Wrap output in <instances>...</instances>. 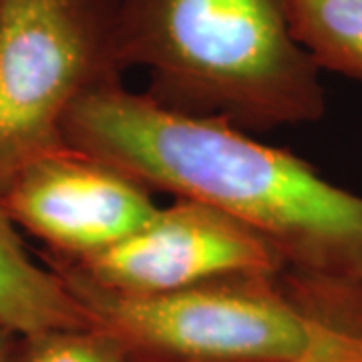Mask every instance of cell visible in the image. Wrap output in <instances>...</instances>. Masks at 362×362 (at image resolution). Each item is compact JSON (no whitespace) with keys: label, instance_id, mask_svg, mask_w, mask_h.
I'll list each match as a JSON object with an SVG mask.
<instances>
[{"label":"cell","instance_id":"6da1fadb","mask_svg":"<svg viewBox=\"0 0 362 362\" xmlns=\"http://www.w3.org/2000/svg\"><path fill=\"white\" fill-rule=\"evenodd\" d=\"M63 139L151 192L230 214L292 270L362 284V197L286 149L223 121L169 111L123 83L73 105Z\"/></svg>","mask_w":362,"mask_h":362},{"label":"cell","instance_id":"7a4b0ae2","mask_svg":"<svg viewBox=\"0 0 362 362\" xmlns=\"http://www.w3.org/2000/svg\"><path fill=\"white\" fill-rule=\"evenodd\" d=\"M119 49L169 111L246 133L326 111L320 66L294 37L286 0H119Z\"/></svg>","mask_w":362,"mask_h":362},{"label":"cell","instance_id":"3957f363","mask_svg":"<svg viewBox=\"0 0 362 362\" xmlns=\"http://www.w3.org/2000/svg\"><path fill=\"white\" fill-rule=\"evenodd\" d=\"M131 358L362 362V284L284 268L161 296H125L42 258Z\"/></svg>","mask_w":362,"mask_h":362},{"label":"cell","instance_id":"277c9868","mask_svg":"<svg viewBox=\"0 0 362 362\" xmlns=\"http://www.w3.org/2000/svg\"><path fill=\"white\" fill-rule=\"evenodd\" d=\"M123 73L119 0H0V195L65 145L73 105Z\"/></svg>","mask_w":362,"mask_h":362},{"label":"cell","instance_id":"5b68a950","mask_svg":"<svg viewBox=\"0 0 362 362\" xmlns=\"http://www.w3.org/2000/svg\"><path fill=\"white\" fill-rule=\"evenodd\" d=\"M42 258L125 296H161L223 278L268 276L288 268L246 223L192 197H175L168 207H159L145 228L99 254L73 259L45 252Z\"/></svg>","mask_w":362,"mask_h":362},{"label":"cell","instance_id":"8992f818","mask_svg":"<svg viewBox=\"0 0 362 362\" xmlns=\"http://www.w3.org/2000/svg\"><path fill=\"white\" fill-rule=\"evenodd\" d=\"M0 202L16 228L73 259L115 246L159 211L151 189L66 143L21 169Z\"/></svg>","mask_w":362,"mask_h":362},{"label":"cell","instance_id":"52a82bcc","mask_svg":"<svg viewBox=\"0 0 362 362\" xmlns=\"http://www.w3.org/2000/svg\"><path fill=\"white\" fill-rule=\"evenodd\" d=\"M0 324L16 334L97 328L87 308L25 246L0 202Z\"/></svg>","mask_w":362,"mask_h":362},{"label":"cell","instance_id":"ba28073f","mask_svg":"<svg viewBox=\"0 0 362 362\" xmlns=\"http://www.w3.org/2000/svg\"><path fill=\"white\" fill-rule=\"evenodd\" d=\"M296 40L320 71L362 81V0H286Z\"/></svg>","mask_w":362,"mask_h":362},{"label":"cell","instance_id":"9c48e42d","mask_svg":"<svg viewBox=\"0 0 362 362\" xmlns=\"http://www.w3.org/2000/svg\"><path fill=\"white\" fill-rule=\"evenodd\" d=\"M8 362H131L125 344L103 328L18 334Z\"/></svg>","mask_w":362,"mask_h":362},{"label":"cell","instance_id":"30bf717a","mask_svg":"<svg viewBox=\"0 0 362 362\" xmlns=\"http://www.w3.org/2000/svg\"><path fill=\"white\" fill-rule=\"evenodd\" d=\"M16 337H18L16 332L6 328L4 324H0V362H8Z\"/></svg>","mask_w":362,"mask_h":362},{"label":"cell","instance_id":"8fae6325","mask_svg":"<svg viewBox=\"0 0 362 362\" xmlns=\"http://www.w3.org/2000/svg\"><path fill=\"white\" fill-rule=\"evenodd\" d=\"M131 362H159V361H145V358H131Z\"/></svg>","mask_w":362,"mask_h":362}]
</instances>
